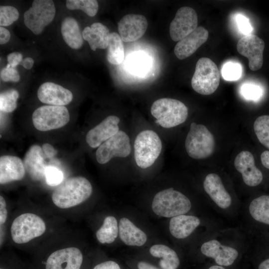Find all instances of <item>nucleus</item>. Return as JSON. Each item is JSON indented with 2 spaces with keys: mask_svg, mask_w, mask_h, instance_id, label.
<instances>
[{
  "mask_svg": "<svg viewBox=\"0 0 269 269\" xmlns=\"http://www.w3.org/2000/svg\"><path fill=\"white\" fill-rule=\"evenodd\" d=\"M92 193L90 181L82 176L68 178L53 191L52 200L58 208L67 209L78 205L88 199Z\"/></svg>",
  "mask_w": 269,
  "mask_h": 269,
  "instance_id": "1",
  "label": "nucleus"
},
{
  "mask_svg": "<svg viewBox=\"0 0 269 269\" xmlns=\"http://www.w3.org/2000/svg\"><path fill=\"white\" fill-rule=\"evenodd\" d=\"M191 206L189 198L173 188L157 192L151 204L152 210L156 215L166 218L185 214L190 210Z\"/></svg>",
  "mask_w": 269,
  "mask_h": 269,
  "instance_id": "2",
  "label": "nucleus"
},
{
  "mask_svg": "<svg viewBox=\"0 0 269 269\" xmlns=\"http://www.w3.org/2000/svg\"><path fill=\"white\" fill-rule=\"evenodd\" d=\"M150 112L155 123L164 128H171L183 123L188 117V108L182 102L171 98L154 101Z\"/></svg>",
  "mask_w": 269,
  "mask_h": 269,
  "instance_id": "3",
  "label": "nucleus"
},
{
  "mask_svg": "<svg viewBox=\"0 0 269 269\" xmlns=\"http://www.w3.org/2000/svg\"><path fill=\"white\" fill-rule=\"evenodd\" d=\"M185 146L190 157L203 159L209 157L214 152L215 140L206 126L193 122L186 137Z\"/></svg>",
  "mask_w": 269,
  "mask_h": 269,
  "instance_id": "4",
  "label": "nucleus"
},
{
  "mask_svg": "<svg viewBox=\"0 0 269 269\" xmlns=\"http://www.w3.org/2000/svg\"><path fill=\"white\" fill-rule=\"evenodd\" d=\"M162 142L152 130H144L136 136L134 143V158L137 165L143 169L151 166L159 156Z\"/></svg>",
  "mask_w": 269,
  "mask_h": 269,
  "instance_id": "5",
  "label": "nucleus"
},
{
  "mask_svg": "<svg viewBox=\"0 0 269 269\" xmlns=\"http://www.w3.org/2000/svg\"><path fill=\"white\" fill-rule=\"evenodd\" d=\"M220 79L219 69L216 64L209 58L202 57L196 63L191 79V86L200 94L211 95L218 88Z\"/></svg>",
  "mask_w": 269,
  "mask_h": 269,
  "instance_id": "6",
  "label": "nucleus"
},
{
  "mask_svg": "<svg viewBox=\"0 0 269 269\" xmlns=\"http://www.w3.org/2000/svg\"><path fill=\"white\" fill-rule=\"evenodd\" d=\"M46 230V225L38 215L30 213L17 217L10 228L12 240L16 244H24L41 236Z\"/></svg>",
  "mask_w": 269,
  "mask_h": 269,
  "instance_id": "7",
  "label": "nucleus"
},
{
  "mask_svg": "<svg viewBox=\"0 0 269 269\" xmlns=\"http://www.w3.org/2000/svg\"><path fill=\"white\" fill-rule=\"evenodd\" d=\"M55 12L53 0H34L24 12V24L34 34L39 35L53 20Z\"/></svg>",
  "mask_w": 269,
  "mask_h": 269,
  "instance_id": "8",
  "label": "nucleus"
},
{
  "mask_svg": "<svg viewBox=\"0 0 269 269\" xmlns=\"http://www.w3.org/2000/svg\"><path fill=\"white\" fill-rule=\"evenodd\" d=\"M34 127L40 131H48L63 127L70 120L65 106L46 105L36 109L32 116Z\"/></svg>",
  "mask_w": 269,
  "mask_h": 269,
  "instance_id": "9",
  "label": "nucleus"
},
{
  "mask_svg": "<svg viewBox=\"0 0 269 269\" xmlns=\"http://www.w3.org/2000/svg\"><path fill=\"white\" fill-rule=\"evenodd\" d=\"M131 146L128 135L122 131L104 141L96 152V160L105 164L114 157H126L130 154Z\"/></svg>",
  "mask_w": 269,
  "mask_h": 269,
  "instance_id": "10",
  "label": "nucleus"
},
{
  "mask_svg": "<svg viewBox=\"0 0 269 269\" xmlns=\"http://www.w3.org/2000/svg\"><path fill=\"white\" fill-rule=\"evenodd\" d=\"M198 16L195 10L189 6L179 8L169 26L172 40L179 41L197 28Z\"/></svg>",
  "mask_w": 269,
  "mask_h": 269,
  "instance_id": "11",
  "label": "nucleus"
},
{
  "mask_svg": "<svg viewBox=\"0 0 269 269\" xmlns=\"http://www.w3.org/2000/svg\"><path fill=\"white\" fill-rule=\"evenodd\" d=\"M264 48V41L253 34L245 35L237 44L238 52L248 59L249 67L252 71L258 70L262 67Z\"/></svg>",
  "mask_w": 269,
  "mask_h": 269,
  "instance_id": "12",
  "label": "nucleus"
},
{
  "mask_svg": "<svg viewBox=\"0 0 269 269\" xmlns=\"http://www.w3.org/2000/svg\"><path fill=\"white\" fill-rule=\"evenodd\" d=\"M83 255L76 247H68L57 250L48 257L45 269H80Z\"/></svg>",
  "mask_w": 269,
  "mask_h": 269,
  "instance_id": "13",
  "label": "nucleus"
},
{
  "mask_svg": "<svg viewBox=\"0 0 269 269\" xmlns=\"http://www.w3.org/2000/svg\"><path fill=\"white\" fill-rule=\"evenodd\" d=\"M119 35L124 42H133L145 33L148 26L146 17L141 14H129L118 23Z\"/></svg>",
  "mask_w": 269,
  "mask_h": 269,
  "instance_id": "14",
  "label": "nucleus"
},
{
  "mask_svg": "<svg viewBox=\"0 0 269 269\" xmlns=\"http://www.w3.org/2000/svg\"><path fill=\"white\" fill-rule=\"evenodd\" d=\"M234 166L242 174L243 180L247 185L254 187L262 182L263 173L256 166L254 156L250 151L243 150L240 152L235 158Z\"/></svg>",
  "mask_w": 269,
  "mask_h": 269,
  "instance_id": "15",
  "label": "nucleus"
},
{
  "mask_svg": "<svg viewBox=\"0 0 269 269\" xmlns=\"http://www.w3.org/2000/svg\"><path fill=\"white\" fill-rule=\"evenodd\" d=\"M200 250L204 256L213 259L218 266L222 267L232 265L239 255L236 249L222 245L215 239L204 243Z\"/></svg>",
  "mask_w": 269,
  "mask_h": 269,
  "instance_id": "16",
  "label": "nucleus"
},
{
  "mask_svg": "<svg viewBox=\"0 0 269 269\" xmlns=\"http://www.w3.org/2000/svg\"><path fill=\"white\" fill-rule=\"evenodd\" d=\"M120 121V118L116 116L106 118L87 133L86 140L88 144L92 148L99 147L119 131Z\"/></svg>",
  "mask_w": 269,
  "mask_h": 269,
  "instance_id": "17",
  "label": "nucleus"
},
{
  "mask_svg": "<svg viewBox=\"0 0 269 269\" xmlns=\"http://www.w3.org/2000/svg\"><path fill=\"white\" fill-rule=\"evenodd\" d=\"M38 99L50 105L64 106L73 99L72 92L63 87L52 82H45L37 90Z\"/></svg>",
  "mask_w": 269,
  "mask_h": 269,
  "instance_id": "18",
  "label": "nucleus"
},
{
  "mask_svg": "<svg viewBox=\"0 0 269 269\" xmlns=\"http://www.w3.org/2000/svg\"><path fill=\"white\" fill-rule=\"evenodd\" d=\"M208 35L206 29L202 26L197 27L177 43L174 49L175 55L180 60L189 57L207 41Z\"/></svg>",
  "mask_w": 269,
  "mask_h": 269,
  "instance_id": "19",
  "label": "nucleus"
},
{
  "mask_svg": "<svg viewBox=\"0 0 269 269\" xmlns=\"http://www.w3.org/2000/svg\"><path fill=\"white\" fill-rule=\"evenodd\" d=\"M203 188L213 202L220 208L226 209L232 204V198L225 189L220 177L216 173L208 174L203 182Z\"/></svg>",
  "mask_w": 269,
  "mask_h": 269,
  "instance_id": "20",
  "label": "nucleus"
},
{
  "mask_svg": "<svg viewBox=\"0 0 269 269\" xmlns=\"http://www.w3.org/2000/svg\"><path fill=\"white\" fill-rule=\"evenodd\" d=\"M25 171L23 163L18 157L6 155L0 157V184L21 180Z\"/></svg>",
  "mask_w": 269,
  "mask_h": 269,
  "instance_id": "21",
  "label": "nucleus"
},
{
  "mask_svg": "<svg viewBox=\"0 0 269 269\" xmlns=\"http://www.w3.org/2000/svg\"><path fill=\"white\" fill-rule=\"evenodd\" d=\"M25 169L31 178L35 181L42 179L45 176L46 166L43 150L38 145L31 146L24 157Z\"/></svg>",
  "mask_w": 269,
  "mask_h": 269,
  "instance_id": "22",
  "label": "nucleus"
},
{
  "mask_svg": "<svg viewBox=\"0 0 269 269\" xmlns=\"http://www.w3.org/2000/svg\"><path fill=\"white\" fill-rule=\"evenodd\" d=\"M200 224V220L196 216L180 215L171 218L169 229L173 237L182 239L190 236Z\"/></svg>",
  "mask_w": 269,
  "mask_h": 269,
  "instance_id": "23",
  "label": "nucleus"
},
{
  "mask_svg": "<svg viewBox=\"0 0 269 269\" xmlns=\"http://www.w3.org/2000/svg\"><path fill=\"white\" fill-rule=\"evenodd\" d=\"M82 33L83 39L88 41L92 50L107 48L110 33L106 25L94 22L90 26L85 27Z\"/></svg>",
  "mask_w": 269,
  "mask_h": 269,
  "instance_id": "24",
  "label": "nucleus"
},
{
  "mask_svg": "<svg viewBox=\"0 0 269 269\" xmlns=\"http://www.w3.org/2000/svg\"><path fill=\"white\" fill-rule=\"evenodd\" d=\"M119 234L122 241L128 246L140 247L147 241L146 234L127 218L120 219Z\"/></svg>",
  "mask_w": 269,
  "mask_h": 269,
  "instance_id": "25",
  "label": "nucleus"
},
{
  "mask_svg": "<svg viewBox=\"0 0 269 269\" xmlns=\"http://www.w3.org/2000/svg\"><path fill=\"white\" fill-rule=\"evenodd\" d=\"M61 32L64 41L71 48L77 49L82 46V33L75 18L65 17L61 23Z\"/></svg>",
  "mask_w": 269,
  "mask_h": 269,
  "instance_id": "26",
  "label": "nucleus"
},
{
  "mask_svg": "<svg viewBox=\"0 0 269 269\" xmlns=\"http://www.w3.org/2000/svg\"><path fill=\"white\" fill-rule=\"evenodd\" d=\"M151 256L160 258L159 265L162 269H177L180 261L174 250L162 244L152 246L149 249Z\"/></svg>",
  "mask_w": 269,
  "mask_h": 269,
  "instance_id": "27",
  "label": "nucleus"
},
{
  "mask_svg": "<svg viewBox=\"0 0 269 269\" xmlns=\"http://www.w3.org/2000/svg\"><path fill=\"white\" fill-rule=\"evenodd\" d=\"M249 211L255 220L269 225V196L262 195L253 199Z\"/></svg>",
  "mask_w": 269,
  "mask_h": 269,
  "instance_id": "28",
  "label": "nucleus"
},
{
  "mask_svg": "<svg viewBox=\"0 0 269 269\" xmlns=\"http://www.w3.org/2000/svg\"><path fill=\"white\" fill-rule=\"evenodd\" d=\"M119 233V226L116 218L113 216L106 217L101 227L97 231V240L102 244L113 243Z\"/></svg>",
  "mask_w": 269,
  "mask_h": 269,
  "instance_id": "29",
  "label": "nucleus"
},
{
  "mask_svg": "<svg viewBox=\"0 0 269 269\" xmlns=\"http://www.w3.org/2000/svg\"><path fill=\"white\" fill-rule=\"evenodd\" d=\"M107 59L114 65L121 63L124 59V48L123 41L117 32H111L107 47Z\"/></svg>",
  "mask_w": 269,
  "mask_h": 269,
  "instance_id": "30",
  "label": "nucleus"
},
{
  "mask_svg": "<svg viewBox=\"0 0 269 269\" xmlns=\"http://www.w3.org/2000/svg\"><path fill=\"white\" fill-rule=\"evenodd\" d=\"M254 130L259 141L269 149V116L259 117L254 123Z\"/></svg>",
  "mask_w": 269,
  "mask_h": 269,
  "instance_id": "31",
  "label": "nucleus"
},
{
  "mask_svg": "<svg viewBox=\"0 0 269 269\" xmlns=\"http://www.w3.org/2000/svg\"><path fill=\"white\" fill-rule=\"evenodd\" d=\"M66 6L70 10L80 9L91 17L96 15L99 8L96 0H67Z\"/></svg>",
  "mask_w": 269,
  "mask_h": 269,
  "instance_id": "32",
  "label": "nucleus"
},
{
  "mask_svg": "<svg viewBox=\"0 0 269 269\" xmlns=\"http://www.w3.org/2000/svg\"><path fill=\"white\" fill-rule=\"evenodd\" d=\"M150 66L149 58L142 54L133 55L129 58L128 67L130 70L137 75H142L148 71Z\"/></svg>",
  "mask_w": 269,
  "mask_h": 269,
  "instance_id": "33",
  "label": "nucleus"
},
{
  "mask_svg": "<svg viewBox=\"0 0 269 269\" xmlns=\"http://www.w3.org/2000/svg\"><path fill=\"white\" fill-rule=\"evenodd\" d=\"M18 92L14 89L1 92L0 94V110L1 112L10 113L17 107L16 101L18 98Z\"/></svg>",
  "mask_w": 269,
  "mask_h": 269,
  "instance_id": "34",
  "label": "nucleus"
},
{
  "mask_svg": "<svg viewBox=\"0 0 269 269\" xmlns=\"http://www.w3.org/2000/svg\"><path fill=\"white\" fill-rule=\"evenodd\" d=\"M19 17L18 10L12 6H0V25L9 26L17 20Z\"/></svg>",
  "mask_w": 269,
  "mask_h": 269,
  "instance_id": "35",
  "label": "nucleus"
},
{
  "mask_svg": "<svg viewBox=\"0 0 269 269\" xmlns=\"http://www.w3.org/2000/svg\"><path fill=\"white\" fill-rule=\"evenodd\" d=\"M222 75L227 81H235L241 76V66L238 63L229 62L225 64L222 69Z\"/></svg>",
  "mask_w": 269,
  "mask_h": 269,
  "instance_id": "36",
  "label": "nucleus"
},
{
  "mask_svg": "<svg viewBox=\"0 0 269 269\" xmlns=\"http://www.w3.org/2000/svg\"><path fill=\"white\" fill-rule=\"evenodd\" d=\"M46 183L51 186H55L61 184L64 175L62 171L54 166H47L45 173Z\"/></svg>",
  "mask_w": 269,
  "mask_h": 269,
  "instance_id": "37",
  "label": "nucleus"
},
{
  "mask_svg": "<svg viewBox=\"0 0 269 269\" xmlns=\"http://www.w3.org/2000/svg\"><path fill=\"white\" fill-rule=\"evenodd\" d=\"M242 96L248 100H257L262 95V90L257 85L246 84L241 89Z\"/></svg>",
  "mask_w": 269,
  "mask_h": 269,
  "instance_id": "38",
  "label": "nucleus"
},
{
  "mask_svg": "<svg viewBox=\"0 0 269 269\" xmlns=\"http://www.w3.org/2000/svg\"><path fill=\"white\" fill-rule=\"evenodd\" d=\"M0 79L4 82L12 81L17 82L20 79L17 71L7 64L5 67L2 68L0 73Z\"/></svg>",
  "mask_w": 269,
  "mask_h": 269,
  "instance_id": "39",
  "label": "nucleus"
},
{
  "mask_svg": "<svg viewBox=\"0 0 269 269\" xmlns=\"http://www.w3.org/2000/svg\"><path fill=\"white\" fill-rule=\"evenodd\" d=\"M236 21L238 27L242 33L245 35L251 34L253 28L247 18L243 15L239 14L236 17Z\"/></svg>",
  "mask_w": 269,
  "mask_h": 269,
  "instance_id": "40",
  "label": "nucleus"
},
{
  "mask_svg": "<svg viewBox=\"0 0 269 269\" xmlns=\"http://www.w3.org/2000/svg\"><path fill=\"white\" fill-rule=\"evenodd\" d=\"M22 60V55L19 52H12L9 53L7 56L8 64L13 68H14L18 64H20Z\"/></svg>",
  "mask_w": 269,
  "mask_h": 269,
  "instance_id": "41",
  "label": "nucleus"
},
{
  "mask_svg": "<svg viewBox=\"0 0 269 269\" xmlns=\"http://www.w3.org/2000/svg\"><path fill=\"white\" fill-rule=\"evenodd\" d=\"M7 212L6 209V203L4 198L0 196V223L4 224L7 218Z\"/></svg>",
  "mask_w": 269,
  "mask_h": 269,
  "instance_id": "42",
  "label": "nucleus"
},
{
  "mask_svg": "<svg viewBox=\"0 0 269 269\" xmlns=\"http://www.w3.org/2000/svg\"><path fill=\"white\" fill-rule=\"evenodd\" d=\"M93 269H121V268L116 262L108 261L98 264Z\"/></svg>",
  "mask_w": 269,
  "mask_h": 269,
  "instance_id": "43",
  "label": "nucleus"
},
{
  "mask_svg": "<svg viewBox=\"0 0 269 269\" xmlns=\"http://www.w3.org/2000/svg\"><path fill=\"white\" fill-rule=\"evenodd\" d=\"M10 38L9 31L3 26L0 27V44H4L8 42Z\"/></svg>",
  "mask_w": 269,
  "mask_h": 269,
  "instance_id": "44",
  "label": "nucleus"
},
{
  "mask_svg": "<svg viewBox=\"0 0 269 269\" xmlns=\"http://www.w3.org/2000/svg\"><path fill=\"white\" fill-rule=\"evenodd\" d=\"M42 149L47 157L51 158L56 155V150L50 144L45 143L42 146Z\"/></svg>",
  "mask_w": 269,
  "mask_h": 269,
  "instance_id": "45",
  "label": "nucleus"
},
{
  "mask_svg": "<svg viewBox=\"0 0 269 269\" xmlns=\"http://www.w3.org/2000/svg\"><path fill=\"white\" fill-rule=\"evenodd\" d=\"M261 160L262 164L269 169V151L266 150L261 155Z\"/></svg>",
  "mask_w": 269,
  "mask_h": 269,
  "instance_id": "46",
  "label": "nucleus"
},
{
  "mask_svg": "<svg viewBox=\"0 0 269 269\" xmlns=\"http://www.w3.org/2000/svg\"><path fill=\"white\" fill-rule=\"evenodd\" d=\"M34 63V60L32 58L26 57L22 60L20 64H21L25 69H30L32 67Z\"/></svg>",
  "mask_w": 269,
  "mask_h": 269,
  "instance_id": "47",
  "label": "nucleus"
},
{
  "mask_svg": "<svg viewBox=\"0 0 269 269\" xmlns=\"http://www.w3.org/2000/svg\"><path fill=\"white\" fill-rule=\"evenodd\" d=\"M138 269H160L151 264L144 262H140L138 263Z\"/></svg>",
  "mask_w": 269,
  "mask_h": 269,
  "instance_id": "48",
  "label": "nucleus"
},
{
  "mask_svg": "<svg viewBox=\"0 0 269 269\" xmlns=\"http://www.w3.org/2000/svg\"><path fill=\"white\" fill-rule=\"evenodd\" d=\"M258 269H269V258L262 262L260 264Z\"/></svg>",
  "mask_w": 269,
  "mask_h": 269,
  "instance_id": "49",
  "label": "nucleus"
},
{
  "mask_svg": "<svg viewBox=\"0 0 269 269\" xmlns=\"http://www.w3.org/2000/svg\"><path fill=\"white\" fill-rule=\"evenodd\" d=\"M208 269H226L222 266L218 265H214L210 267Z\"/></svg>",
  "mask_w": 269,
  "mask_h": 269,
  "instance_id": "50",
  "label": "nucleus"
},
{
  "mask_svg": "<svg viewBox=\"0 0 269 269\" xmlns=\"http://www.w3.org/2000/svg\"><path fill=\"white\" fill-rule=\"evenodd\" d=\"M0 269H3L0 268Z\"/></svg>",
  "mask_w": 269,
  "mask_h": 269,
  "instance_id": "51",
  "label": "nucleus"
}]
</instances>
